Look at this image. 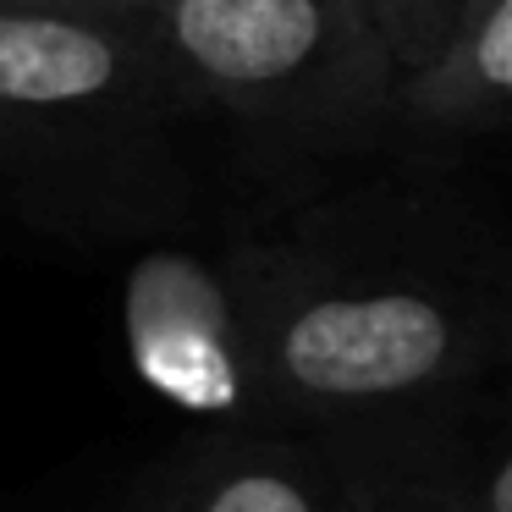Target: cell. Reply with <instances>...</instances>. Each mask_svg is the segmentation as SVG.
I'll list each match as a JSON object with an SVG mask.
<instances>
[{
    "label": "cell",
    "instance_id": "6da1fadb",
    "mask_svg": "<svg viewBox=\"0 0 512 512\" xmlns=\"http://www.w3.org/2000/svg\"><path fill=\"white\" fill-rule=\"evenodd\" d=\"M254 298V419L358 441L496 386L501 287L441 259H347L325 243L237 254Z\"/></svg>",
    "mask_w": 512,
    "mask_h": 512
},
{
    "label": "cell",
    "instance_id": "7a4b0ae2",
    "mask_svg": "<svg viewBox=\"0 0 512 512\" xmlns=\"http://www.w3.org/2000/svg\"><path fill=\"white\" fill-rule=\"evenodd\" d=\"M171 78L265 122H347L386 100V39L364 0H149Z\"/></svg>",
    "mask_w": 512,
    "mask_h": 512
},
{
    "label": "cell",
    "instance_id": "3957f363",
    "mask_svg": "<svg viewBox=\"0 0 512 512\" xmlns=\"http://www.w3.org/2000/svg\"><path fill=\"white\" fill-rule=\"evenodd\" d=\"M127 353L149 391L204 424H254V298L243 265L155 248L127 270Z\"/></svg>",
    "mask_w": 512,
    "mask_h": 512
},
{
    "label": "cell",
    "instance_id": "277c9868",
    "mask_svg": "<svg viewBox=\"0 0 512 512\" xmlns=\"http://www.w3.org/2000/svg\"><path fill=\"white\" fill-rule=\"evenodd\" d=\"M325 446L358 512H512V435L496 386L430 419Z\"/></svg>",
    "mask_w": 512,
    "mask_h": 512
},
{
    "label": "cell",
    "instance_id": "5b68a950",
    "mask_svg": "<svg viewBox=\"0 0 512 512\" xmlns=\"http://www.w3.org/2000/svg\"><path fill=\"white\" fill-rule=\"evenodd\" d=\"M122 512H358L331 446L287 424H204Z\"/></svg>",
    "mask_w": 512,
    "mask_h": 512
},
{
    "label": "cell",
    "instance_id": "8992f818",
    "mask_svg": "<svg viewBox=\"0 0 512 512\" xmlns=\"http://www.w3.org/2000/svg\"><path fill=\"white\" fill-rule=\"evenodd\" d=\"M155 50L133 23L0 6V133L116 111L144 89Z\"/></svg>",
    "mask_w": 512,
    "mask_h": 512
},
{
    "label": "cell",
    "instance_id": "52a82bcc",
    "mask_svg": "<svg viewBox=\"0 0 512 512\" xmlns=\"http://www.w3.org/2000/svg\"><path fill=\"white\" fill-rule=\"evenodd\" d=\"M512 100V0H452L424 61L397 83V111L430 133L496 122Z\"/></svg>",
    "mask_w": 512,
    "mask_h": 512
},
{
    "label": "cell",
    "instance_id": "ba28073f",
    "mask_svg": "<svg viewBox=\"0 0 512 512\" xmlns=\"http://www.w3.org/2000/svg\"><path fill=\"white\" fill-rule=\"evenodd\" d=\"M6 12H61V17H94V23H144L149 0H0Z\"/></svg>",
    "mask_w": 512,
    "mask_h": 512
}]
</instances>
